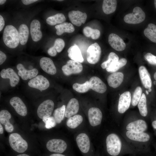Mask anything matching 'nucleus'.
Here are the masks:
<instances>
[{"label": "nucleus", "instance_id": "nucleus-20", "mask_svg": "<svg viewBox=\"0 0 156 156\" xmlns=\"http://www.w3.org/2000/svg\"><path fill=\"white\" fill-rule=\"evenodd\" d=\"M40 26V22L36 19L33 20L31 23L30 34L32 40L34 42L39 41L42 37Z\"/></svg>", "mask_w": 156, "mask_h": 156}, {"label": "nucleus", "instance_id": "nucleus-17", "mask_svg": "<svg viewBox=\"0 0 156 156\" xmlns=\"http://www.w3.org/2000/svg\"><path fill=\"white\" fill-rule=\"evenodd\" d=\"M89 82L90 88L94 91L100 93H103L106 91L107 88L106 84L99 77H92Z\"/></svg>", "mask_w": 156, "mask_h": 156}, {"label": "nucleus", "instance_id": "nucleus-10", "mask_svg": "<svg viewBox=\"0 0 156 156\" xmlns=\"http://www.w3.org/2000/svg\"><path fill=\"white\" fill-rule=\"evenodd\" d=\"M88 117L90 125L92 127H95L101 123L103 115L101 111L99 108L92 107L88 110Z\"/></svg>", "mask_w": 156, "mask_h": 156}, {"label": "nucleus", "instance_id": "nucleus-6", "mask_svg": "<svg viewBox=\"0 0 156 156\" xmlns=\"http://www.w3.org/2000/svg\"><path fill=\"white\" fill-rule=\"evenodd\" d=\"M54 107L53 101L49 99L44 101L39 106L37 110L38 117L41 119L49 117L52 114Z\"/></svg>", "mask_w": 156, "mask_h": 156}, {"label": "nucleus", "instance_id": "nucleus-7", "mask_svg": "<svg viewBox=\"0 0 156 156\" xmlns=\"http://www.w3.org/2000/svg\"><path fill=\"white\" fill-rule=\"evenodd\" d=\"M46 148L50 151L61 154L66 149L67 144L64 140L53 139L49 140L46 144Z\"/></svg>", "mask_w": 156, "mask_h": 156}, {"label": "nucleus", "instance_id": "nucleus-43", "mask_svg": "<svg viewBox=\"0 0 156 156\" xmlns=\"http://www.w3.org/2000/svg\"><path fill=\"white\" fill-rule=\"evenodd\" d=\"M144 57L145 60L150 64L156 65V56L148 53L144 55Z\"/></svg>", "mask_w": 156, "mask_h": 156}, {"label": "nucleus", "instance_id": "nucleus-34", "mask_svg": "<svg viewBox=\"0 0 156 156\" xmlns=\"http://www.w3.org/2000/svg\"><path fill=\"white\" fill-rule=\"evenodd\" d=\"M83 33L86 37H91L94 40L98 39L100 34V31L97 29H94L89 26L85 27L83 29Z\"/></svg>", "mask_w": 156, "mask_h": 156}, {"label": "nucleus", "instance_id": "nucleus-8", "mask_svg": "<svg viewBox=\"0 0 156 156\" xmlns=\"http://www.w3.org/2000/svg\"><path fill=\"white\" fill-rule=\"evenodd\" d=\"M82 65L80 63L72 60L68 61L66 64L62 67L64 74L66 76L72 74H78L83 70Z\"/></svg>", "mask_w": 156, "mask_h": 156}, {"label": "nucleus", "instance_id": "nucleus-45", "mask_svg": "<svg viewBox=\"0 0 156 156\" xmlns=\"http://www.w3.org/2000/svg\"><path fill=\"white\" fill-rule=\"evenodd\" d=\"M6 59V56L2 51H0V65L2 64Z\"/></svg>", "mask_w": 156, "mask_h": 156}, {"label": "nucleus", "instance_id": "nucleus-23", "mask_svg": "<svg viewBox=\"0 0 156 156\" xmlns=\"http://www.w3.org/2000/svg\"><path fill=\"white\" fill-rule=\"evenodd\" d=\"M139 73L141 81L145 88H151L152 87V81L150 74L146 68L143 66L139 68Z\"/></svg>", "mask_w": 156, "mask_h": 156}, {"label": "nucleus", "instance_id": "nucleus-42", "mask_svg": "<svg viewBox=\"0 0 156 156\" xmlns=\"http://www.w3.org/2000/svg\"><path fill=\"white\" fill-rule=\"evenodd\" d=\"M45 124V127L47 129H50L54 127L56 122L53 117L49 116L42 119Z\"/></svg>", "mask_w": 156, "mask_h": 156}, {"label": "nucleus", "instance_id": "nucleus-12", "mask_svg": "<svg viewBox=\"0 0 156 156\" xmlns=\"http://www.w3.org/2000/svg\"><path fill=\"white\" fill-rule=\"evenodd\" d=\"M131 101V95L129 91H126L120 96L118 105L119 112L123 114L129 108Z\"/></svg>", "mask_w": 156, "mask_h": 156}, {"label": "nucleus", "instance_id": "nucleus-46", "mask_svg": "<svg viewBox=\"0 0 156 156\" xmlns=\"http://www.w3.org/2000/svg\"><path fill=\"white\" fill-rule=\"evenodd\" d=\"M5 25L4 19L1 15H0V31L3 29Z\"/></svg>", "mask_w": 156, "mask_h": 156}, {"label": "nucleus", "instance_id": "nucleus-3", "mask_svg": "<svg viewBox=\"0 0 156 156\" xmlns=\"http://www.w3.org/2000/svg\"><path fill=\"white\" fill-rule=\"evenodd\" d=\"M9 142L12 148L17 153H23L28 148L27 142L18 133L10 134L9 138Z\"/></svg>", "mask_w": 156, "mask_h": 156}, {"label": "nucleus", "instance_id": "nucleus-30", "mask_svg": "<svg viewBox=\"0 0 156 156\" xmlns=\"http://www.w3.org/2000/svg\"><path fill=\"white\" fill-rule=\"evenodd\" d=\"M117 1L116 0H104L102 4L103 12L107 14L112 13L116 10Z\"/></svg>", "mask_w": 156, "mask_h": 156}, {"label": "nucleus", "instance_id": "nucleus-53", "mask_svg": "<svg viewBox=\"0 0 156 156\" xmlns=\"http://www.w3.org/2000/svg\"><path fill=\"white\" fill-rule=\"evenodd\" d=\"M154 77L155 79L156 80V72L154 74Z\"/></svg>", "mask_w": 156, "mask_h": 156}, {"label": "nucleus", "instance_id": "nucleus-28", "mask_svg": "<svg viewBox=\"0 0 156 156\" xmlns=\"http://www.w3.org/2000/svg\"><path fill=\"white\" fill-rule=\"evenodd\" d=\"M18 33L19 43L22 45L25 44L27 41L29 35L27 26L24 24L20 25L18 29Z\"/></svg>", "mask_w": 156, "mask_h": 156}, {"label": "nucleus", "instance_id": "nucleus-18", "mask_svg": "<svg viewBox=\"0 0 156 156\" xmlns=\"http://www.w3.org/2000/svg\"><path fill=\"white\" fill-rule=\"evenodd\" d=\"M40 65L43 71L49 74L54 75L56 73V68L53 61L49 57H42L40 60Z\"/></svg>", "mask_w": 156, "mask_h": 156}, {"label": "nucleus", "instance_id": "nucleus-37", "mask_svg": "<svg viewBox=\"0 0 156 156\" xmlns=\"http://www.w3.org/2000/svg\"><path fill=\"white\" fill-rule=\"evenodd\" d=\"M66 106L63 105L61 107L55 109L53 113V117L57 123H60L63 120L66 109Z\"/></svg>", "mask_w": 156, "mask_h": 156}, {"label": "nucleus", "instance_id": "nucleus-5", "mask_svg": "<svg viewBox=\"0 0 156 156\" xmlns=\"http://www.w3.org/2000/svg\"><path fill=\"white\" fill-rule=\"evenodd\" d=\"M101 52V47L97 43L91 44L87 51L86 59L88 62L92 64L96 63L100 59Z\"/></svg>", "mask_w": 156, "mask_h": 156}, {"label": "nucleus", "instance_id": "nucleus-51", "mask_svg": "<svg viewBox=\"0 0 156 156\" xmlns=\"http://www.w3.org/2000/svg\"><path fill=\"white\" fill-rule=\"evenodd\" d=\"M6 1V0H0V4L1 5L4 4Z\"/></svg>", "mask_w": 156, "mask_h": 156}, {"label": "nucleus", "instance_id": "nucleus-31", "mask_svg": "<svg viewBox=\"0 0 156 156\" xmlns=\"http://www.w3.org/2000/svg\"><path fill=\"white\" fill-rule=\"evenodd\" d=\"M66 18L64 15L62 13H58L48 17L46 20L49 25L53 26L61 24L65 21Z\"/></svg>", "mask_w": 156, "mask_h": 156}, {"label": "nucleus", "instance_id": "nucleus-50", "mask_svg": "<svg viewBox=\"0 0 156 156\" xmlns=\"http://www.w3.org/2000/svg\"><path fill=\"white\" fill-rule=\"evenodd\" d=\"M152 126L154 129H156V120H154L153 122Z\"/></svg>", "mask_w": 156, "mask_h": 156}, {"label": "nucleus", "instance_id": "nucleus-22", "mask_svg": "<svg viewBox=\"0 0 156 156\" xmlns=\"http://www.w3.org/2000/svg\"><path fill=\"white\" fill-rule=\"evenodd\" d=\"M123 79L124 75L122 73L116 72L111 73L108 76L107 82L110 87L116 88L121 85Z\"/></svg>", "mask_w": 156, "mask_h": 156}, {"label": "nucleus", "instance_id": "nucleus-58", "mask_svg": "<svg viewBox=\"0 0 156 156\" xmlns=\"http://www.w3.org/2000/svg\"><path fill=\"white\" fill-rule=\"evenodd\" d=\"M63 1V0H58V1Z\"/></svg>", "mask_w": 156, "mask_h": 156}, {"label": "nucleus", "instance_id": "nucleus-2", "mask_svg": "<svg viewBox=\"0 0 156 156\" xmlns=\"http://www.w3.org/2000/svg\"><path fill=\"white\" fill-rule=\"evenodd\" d=\"M106 143L107 151L110 155L116 156L119 154L122 144L117 135L114 133L109 135L107 137Z\"/></svg>", "mask_w": 156, "mask_h": 156}, {"label": "nucleus", "instance_id": "nucleus-36", "mask_svg": "<svg viewBox=\"0 0 156 156\" xmlns=\"http://www.w3.org/2000/svg\"><path fill=\"white\" fill-rule=\"evenodd\" d=\"M127 63V60L125 58H122L106 68V69L108 72L113 73L116 72L118 69L125 66Z\"/></svg>", "mask_w": 156, "mask_h": 156}, {"label": "nucleus", "instance_id": "nucleus-13", "mask_svg": "<svg viewBox=\"0 0 156 156\" xmlns=\"http://www.w3.org/2000/svg\"><path fill=\"white\" fill-rule=\"evenodd\" d=\"M76 141L80 151L83 153H87L90 147V142L88 136L85 133H81L76 137Z\"/></svg>", "mask_w": 156, "mask_h": 156}, {"label": "nucleus", "instance_id": "nucleus-16", "mask_svg": "<svg viewBox=\"0 0 156 156\" xmlns=\"http://www.w3.org/2000/svg\"><path fill=\"white\" fill-rule=\"evenodd\" d=\"M10 103L19 115L23 116L26 115L27 114V107L20 98L17 96L14 97L10 99Z\"/></svg>", "mask_w": 156, "mask_h": 156}, {"label": "nucleus", "instance_id": "nucleus-9", "mask_svg": "<svg viewBox=\"0 0 156 156\" xmlns=\"http://www.w3.org/2000/svg\"><path fill=\"white\" fill-rule=\"evenodd\" d=\"M28 85L30 87L42 91L48 88L50 84L49 81L46 77L42 75H39L30 80L28 83Z\"/></svg>", "mask_w": 156, "mask_h": 156}, {"label": "nucleus", "instance_id": "nucleus-32", "mask_svg": "<svg viewBox=\"0 0 156 156\" xmlns=\"http://www.w3.org/2000/svg\"><path fill=\"white\" fill-rule=\"evenodd\" d=\"M83 118L79 114H76L68 118L66 125L69 128L74 129L77 127L82 122Z\"/></svg>", "mask_w": 156, "mask_h": 156}, {"label": "nucleus", "instance_id": "nucleus-35", "mask_svg": "<svg viewBox=\"0 0 156 156\" xmlns=\"http://www.w3.org/2000/svg\"><path fill=\"white\" fill-rule=\"evenodd\" d=\"M138 107L140 114L143 116H146L148 113L147 108L146 105V95L143 93L139 101Z\"/></svg>", "mask_w": 156, "mask_h": 156}, {"label": "nucleus", "instance_id": "nucleus-38", "mask_svg": "<svg viewBox=\"0 0 156 156\" xmlns=\"http://www.w3.org/2000/svg\"><path fill=\"white\" fill-rule=\"evenodd\" d=\"M119 60V57L117 55L113 52H110L108 55L107 60L103 62L101 66L103 69L106 68Z\"/></svg>", "mask_w": 156, "mask_h": 156}, {"label": "nucleus", "instance_id": "nucleus-40", "mask_svg": "<svg viewBox=\"0 0 156 156\" xmlns=\"http://www.w3.org/2000/svg\"><path fill=\"white\" fill-rule=\"evenodd\" d=\"M142 90L140 86L137 87L135 89L131 99V104L135 106L138 104L142 96Z\"/></svg>", "mask_w": 156, "mask_h": 156}, {"label": "nucleus", "instance_id": "nucleus-14", "mask_svg": "<svg viewBox=\"0 0 156 156\" xmlns=\"http://www.w3.org/2000/svg\"><path fill=\"white\" fill-rule=\"evenodd\" d=\"M0 76L3 79H9L10 85L15 87L18 83L20 79L19 76L12 68H8L2 69L0 72Z\"/></svg>", "mask_w": 156, "mask_h": 156}, {"label": "nucleus", "instance_id": "nucleus-55", "mask_svg": "<svg viewBox=\"0 0 156 156\" xmlns=\"http://www.w3.org/2000/svg\"><path fill=\"white\" fill-rule=\"evenodd\" d=\"M152 90L151 89V88H149L148 89V91L149 92H150Z\"/></svg>", "mask_w": 156, "mask_h": 156}, {"label": "nucleus", "instance_id": "nucleus-24", "mask_svg": "<svg viewBox=\"0 0 156 156\" xmlns=\"http://www.w3.org/2000/svg\"><path fill=\"white\" fill-rule=\"evenodd\" d=\"M11 117V114L7 110H3L1 111L0 123L4 125L5 130L8 132H12L14 130L13 126L10 121V119Z\"/></svg>", "mask_w": 156, "mask_h": 156}, {"label": "nucleus", "instance_id": "nucleus-19", "mask_svg": "<svg viewBox=\"0 0 156 156\" xmlns=\"http://www.w3.org/2000/svg\"><path fill=\"white\" fill-rule=\"evenodd\" d=\"M16 68L18 70V75L23 80L33 78L36 77L38 73V70L36 68L27 70L25 68L22 64L20 63L17 64Z\"/></svg>", "mask_w": 156, "mask_h": 156}, {"label": "nucleus", "instance_id": "nucleus-44", "mask_svg": "<svg viewBox=\"0 0 156 156\" xmlns=\"http://www.w3.org/2000/svg\"><path fill=\"white\" fill-rule=\"evenodd\" d=\"M48 54L51 56H55L57 54V52L53 47L49 48L47 51Z\"/></svg>", "mask_w": 156, "mask_h": 156}, {"label": "nucleus", "instance_id": "nucleus-41", "mask_svg": "<svg viewBox=\"0 0 156 156\" xmlns=\"http://www.w3.org/2000/svg\"><path fill=\"white\" fill-rule=\"evenodd\" d=\"M64 46L65 42L64 40L61 38H58L55 40L53 47L57 52L60 53L62 50Z\"/></svg>", "mask_w": 156, "mask_h": 156}, {"label": "nucleus", "instance_id": "nucleus-57", "mask_svg": "<svg viewBox=\"0 0 156 156\" xmlns=\"http://www.w3.org/2000/svg\"><path fill=\"white\" fill-rule=\"evenodd\" d=\"M153 83L154 85H155L156 84V81H154Z\"/></svg>", "mask_w": 156, "mask_h": 156}, {"label": "nucleus", "instance_id": "nucleus-15", "mask_svg": "<svg viewBox=\"0 0 156 156\" xmlns=\"http://www.w3.org/2000/svg\"><path fill=\"white\" fill-rule=\"evenodd\" d=\"M108 42L111 46L118 51H122L125 49L126 44L123 40L116 34L112 33L108 37Z\"/></svg>", "mask_w": 156, "mask_h": 156}, {"label": "nucleus", "instance_id": "nucleus-26", "mask_svg": "<svg viewBox=\"0 0 156 156\" xmlns=\"http://www.w3.org/2000/svg\"><path fill=\"white\" fill-rule=\"evenodd\" d=\"M126 135L129 138L132 140L140 142L148 141L150 138L149 135L144 132L128 131L126 133Z\"/></svg>", "mask_w": 156, "mask_h": 156}, {"label": "nucleus", "instance_id": "nucleus-4", "mask_svg": "<svg viewBox=\"0 0 156 156\" xmlns=\"http://www.w3.org/2000/svg\"><path fill=\"white\" fill-rule=\"evenodd\" d=\"M145 14L141 8L139 7H135L132 13L126 14L124 18L125 22L128 24L140 23L145 20Z\"/></svg>", "mask_w": 156, "mask_h": 156}, {"label": "nucleus", "instance_id": "nucleus-48", "mask_svg": "<svg viewBox=\"0 0 156 156\" xmlns=\"http://www.w3.org/2000/svg\"><path fill=\"white\" fill-rule=\"evenodd\" d=\"M49 156H66L65 155L60 153H54L52 154Z\"/></svg>", "mask_w": 156, "mask_h": 156}, {"label": "nucleus", "instance_id": "nucleus-29", "mask_svg": "<svg viewBox=\"0 0 156 156\" xmlns=\"http://www.w3.org/2000/svg\"><path fill=\"white\" fill-rule=\"evenodd\" d=\"M55 28L57 30L56 34L59 36L65 32L72 33L75 29L73 25L71 23L68 22H64L61 24L56 25Z\"/></svg>", "mask_w": 156, "mask_h": 156}, {"label": "nucleus", "instance_id": "nucleus-49", "mask_svg": "<svg viewBox=\"0 0 156 156\" xmlns=\"http://www.w3.org/2000/svg\"><path fill=\"white\" fill-rule=\"evenodd\" d=\"M3 128L1 125V124H0V134H2L3 133Z\"/></svg>", "mask_w": 156, "mask_h": 156}, {"label": "nucleus", "instance_id": "nucleus-1", "mask_svg": "<svg viewBox=\"0 0 156 156\" xmlns=\"http://www.w3.org/2000/svg\"><path fill=\"white\" fill-rule=\"evenodd\" d=\"M3 42L7 47L13 49L17 47L19 43L18 31L13 26L7 25L5 27L3 36Z\"/></svg>", "mask_w": 156, "mask_h": 156}, {"label": "nucleus", "instance_id": "nucleus-56", "mask_svg": "<svg viewBox=\"0 0 156 156\" xmlns=\"http://www.w3.org/2000/svg\"><path fill=\"white\" fill-rule=\"evenodd\" d=\"M146 94H148V91L147 90H146Z\"/></svg>", "mask_w": 156, "mask_h": 156}, {"label": "nucleus", "instance_id": "nucleus-39", "mask_svg": "<svg viewBox=\"0 0 156 156\" xmlns=\"http://www.w3.org/2000/svg\"><path fill=\"white\" fill-rule=\"evenodd\" d=\"M74 90L79 93H84L87 92L90 88L89 82L86 81L83 83H74L73 85Z\"/></svg>", "mask_w": 156, "mask_h": 156}, {"label": "nucleus", "instance_id": "nucleus-52", "mask_svg": "<svg viewBox=\"0 0 156 156\" xmlns=\"http://www.w3.org/2000/svg\"><path fill=\"white\" fill-rule=\"evenodd\" d=\"M16 156H30V155L25 154H20L17 155Z\"/></svg>", "mask_w": 156, "mask_h": 156}, {"label": "nucleus", "instance_id": "nucleus-21", "mask_svg": "<svg viewBox=\"0 0 156 156\" xmlns=\"http://www.w3.org/2000/svg\"><path fill=\"white\" fill-rule=\"evenodd\" d=\"M79 109V104L78 100L75 98L71 99L66 107L65 116L69 118L76 115Z\"/></svg>", "mask_w": 156, "mask_h": 156}, {"label": "nucleus", "instance_id": "nucleus-27", "mask_svg": "<svg viewBox=\"0 0 156 156\" xmlns=\"http://www.w3.org/2000/svg\"><path fill=\"white\" fill-rule=\"evenodd\" d=\"M68 55L72 60L80 63H82L84 59L81 52L79 47L76 45L72 46L68 50Z\"/></svg>", "mask_w": 156, "mask_h": 156}, {"label": "nucleus", "instance_id": "nucleus-33", "mask_svg": "<svg viewBox=\"0 0 156 156\" xmlns=\"http://www.w3.org/2000/svg\"><path fill=\"white\" fill-rule=\"evenodd\" d=\"M144 33L146 37L151 41L156 43V25L150 23L144 30Z\"/></svg>", "mask_w": 156, "mask_h": 156}, {"label": "nucleus", "instance_id": "nucleus-47", "mask_svg": "<svg viewBox=\"0 0 156 156\" xmlns=\"http://www.w3.org/2000/svg\"><path fill=\"white\" fill-rule=\"evenodd\" d=\"M38 1L37 0H22L23 3L25 5H28Z\"/></svg>", "mask_w": 156, "mask_h": 156}, {"label": "nucleus", "instance_id": "nucleus-54", "mask_svg": "<svg viewBox=\"0 0 156 156\" xmlns=\"http://www.w3.org/2000/svg\"><path fill=\"white\" fill-rule=\"evenodd\" d=\"M154 5H155V8H156V0H154Z\"/></svg>", "mask_w": 156, "mask_h": 156}, {"label": "nucleus", "instance_id": "nucleus-25", "mask_svg": "<svg viewBox=\"0 0 156 156\" xmlns=\"http://www.w3.org/2000/svg\"><path fill=\"white\" fill-rule=\"evenodd\" d=\"M146 122L142 120H139L129 123L127 126L126 129L129 131L143 132L147 129Z\"/></svg>", "mask_w": 156, "mask_h": 156}, {"label": "nucleus", "instance_id": "nucleus-11", "mask_svg": "<svg viewBox=\"0 0 156 156\" xmlns=\"http://www.w3.org/2000/svg\"><path fill=\"white\" fill-rule=\"evenodd\" d=\"M69 18L74 25L79 27L82 24H84L87 18V15L85 12L79 10H72L68 13Z\"/></svg>", "mask_w": 156, "mask_h": 156}]
</instances>
